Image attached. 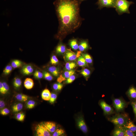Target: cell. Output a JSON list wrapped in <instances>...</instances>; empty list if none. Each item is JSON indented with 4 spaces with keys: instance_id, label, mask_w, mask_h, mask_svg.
<instances>
[{
    "instance_id": "cell-1",
    "label": "cell",
    "mask_w": 136,
    "mask_h": 136,
    "mask_svg": "<svg viewBox=\"0 0 136 136\" xmlns=\"http://www.w3.org/2000/svg\"><path fill=\"white\" fill-rule=\"evenodd\" d=\"M81 3L78 0H56L54 2L59 23L57 38L62 39L80 27L83 20L80 14Z\"/></svg>"
},
{
    "instance_id": "cell-2",
    "label": "cell",
    "mask_w": 136,
    "mask_h": 136,
    "mask_svg": "<svg viewBox=\"0 0 136 136\" xmlns=\"http://www.w3.org/2000/svg\"><path fill=\"white\" fill-rule=\"evenodd\" d=\"M108 120L115 126H123L127 123L129 117L125 113L118 114L108 118Z\"/></svg>"
},
{
    "instance_id": "cell-3",
    "label": "cell",
    "mask_w": 136,
    "mask_h": 136,
    "mask_svg": "<svg viewBox=\"0 0 136 136\" xmlns=\"http://www.w3.org/2000/svg\"><path fill=\"white\" fill-rule=\"evenodd\" d=\"M133 4V2L127 0H118L115 8L119 15L125 13L129 14V7L130 5Z\"/></svg>"
},
{
    "instance_id": "cell-4",
    "label": "cell",
    "mask_w": 136,
    "mask_h": 136,
    "mask_svg": "<svg viewBox=\"0 0 136 136\" xmlns=\"http://www.w3.org/2000/svg\"><path fill=\"white\" fill-rule=\"evenodd\" d=\"M112 101L113 106L117 112L123 111L128 104V103L121 98H114Z\"/></svg>"
},
{
    "instance_id": "cell-5",
    "label": "cell",
    "mask_w": 136,
    "mask_h": 136,
    "mask_svg": "<svg viewBox=\"0 0 136 136\" xmlns=\"http://www.w3.org/2000/svg\"><path fill=\"white\" fill-rule=\"evenodd\" d=\"M118 0H98L96 3L98 8L101 9L104 7L115 8Z\"/></svg>"
},
{
    "instance_id": "cell-6",
    "label": "cell",
    "mask_w": 136,
    "mask_h": 136,
    "mask_svg": "<svg viewBox=\"0 0 136 136\" xmlns=\"http://www.w3.org/2000/svg\"><path fill=\"white\" fill-rule=\"evenodd\" d=\"M35 130L36 135L38 136H50V132L42 124H38L36 127Z\"/></svg>"
},
{
    "instance_id": "cell-7",
    "label": "cell",
    "mask_w": 136,
    "mask_h": 136,
    "mask_svg": "<svg viewBox=\"0 0 136 136\" xmlns=\"http://www.w3.org/2000/svg\"><path fill=\"white\" fill-rule=\"evenodd\" d=\"M99 105L103 110L105 115H109L114 113V110L112 107L104 100H101L99 102Z\"/></svg>"
},
{
    "instance_id": "cell-8",
    "label": "cell",
    "mask_w": 136,
    "mask_h": 136,
    "mask_svg": "<svg viewBox=\"0 0 136 136\" xmlns=\"http://www.w3.org/2000/svg\"><path fill=\"white\" fill-rule=\"evenodd\" d=\"M75 73V71L74 70H66L60 75L57 79V81L58 82L61 83L63 81L66 80V79Z\"/></svg>"
},
{
    "instance_id": "cell-9",
    "label": "cell",
    "mask_w": 136,
    "mask_h": 136,
    "mask_svg": "<svg viewBox=\"0 0 136 136\" xmlns=\"http://www.w3.org/2000/svg\"><path fill=\"white\" fill-rule=\"evenodd\" d=\"M77 57L76 54L70 49H67L64 56V59L67 61H72L75 60Z\"/></svg>"
},
{
    "instance_id": "cell-10",
    "label": "cell",
    "mask_w": 136,
    "mask_h": 136,
    "mask_svg": "<svg viewBox=\"0 0 136 136\" xmlns=\"http://www.w3.org/2000/svg\"><path fill=\"white\" fill-rule=\"evenodd\" d=\"M126 93L130 101L136 100V88L134 86H131Z\"/></svg>"
},
{
    "instance_id": "cell-11",
    "label": "cell",
    "mask_w": 136,
    "mask_h": 136,
    "mask_svg": "<svg viewBox=\"0 0 136 136\" xmlns=\"http://www.w3.org/2000/svg\"><path fill=\"white\" fill-rule=\"evenodd\" d=\"M77 123L78 127L83 132L86 133L87 132V126L82 117H79L78 118Z\"/></svg>"
},
{
    "instance_id": "cell-12",
    "label": "cell",
    "mask_w": 136,
    "mask_h": 136,
    "mask_svg": "<svg viewBox=\"0 0 136 136\" xmlns=\"http://www.w3.org/2000/svg\"><path fill=\"white\" fill-rule=\"evenodd\" d=\"M42 124L50 133H53L56 130V125L54 122L47 121L42 123Z\"/></svg>"
},
{
    "instance_id": "cell-13",
    "label": "cell",
    "mask_w": 136,
    "mask_h": 136,
    "mask_svg": "<svg viewBox=\"0 0 136 136\" xmlns=\"http://www.w3.org/2000/svg\"><path fill=\"white\" fill-rule=\"evenodd\" d=\"M78 45V49L80 52H83L90 48L88 41L86 40H81Z\"/></svg>"
},
{
    "instance_id": "cell-14",
    "label": "cell",
    "mask_w": 136,
    "mask_h": 136,
    "mask_svg": "<svg viewBox=\"0 0 136 136\" xmlns=\"http://www.w3.org/2000/svg\"><path fill=\"white\" fill-rule=\"evenodd\" d=\"M112 134L114 136H125L124 126H115Z\"/></svg>"
},
{
    "instance_id": "cell-15",
    "label": "cell",
    "mask_w": 136,
    "mask_h": 136,
    "mask_svg": "<svg viewBox=\"0 0 136 136\" xmlns=\"http://www.w3.org/2000/svg\"><path fill=\"white\" fill-rule=\"evenodd\" d=\"M34 69L33 67L30 65H25L22 68L21 71V73L24 75H28L32 73Z\"/></svg>"
},
{
    "instance_id": "cell-16",
    "label": "cell",
    "mask_w": 136,
    "mask_h": 136,
    "mask_svg": "<svg viewBox=\"0 0 136 136\" xmlns=\"http://www.w3.org/2000/svg\"><path fill=\"white\" fill-rule=\"evenodd\" d=\"M66 50L65 45L62 43H59L55 49L56 53L59 54L64 53Z\"/></svg>"
},
{
    "instance_id": "cell-17",
    "label": "cell",
    "mask_w": 136,
    "mask_h": 136,
    "mask_svg": "<svg viewBox=\"0 0 136 136\" xmlns=\"http://www.w3.org/2000/svg\"><path fill=\"white\" fill-rule=\"evenodd\" d=\"M33 85V81L31 78H27L25 80L24 82V85L26 89H32Z\"/></svg>"
},
{
    "instance_id": "cell-18",
    "label": "cell",
    "mask_w": 136,
    "mask_h": 136,
    "mask_svg": "<svg viewBox=\"0 0 136 136\" xmlns=\"http://www.w3.org/2000/svg\"><path fill=\"white\" fill-rule=\"evenodd\" d=\"M51 93L47 89H44L42 91L41 96L42 99L45 100H49L50 98Z\"/></svg>"
},
{
    "instance_id": "cell-19",
    "label": "cell",
    "mask_w": 136,
    "mask_h": 136,
    "mask_svg": "<svg viewBox=\"0 0 136 136\" xmlns=\"http://www.w3.org/2000/svg\"><path fill=\"white\" fill-rule=\"evenodd\" d=\"M124 126L131 131L136 133V125L131 120L129 119L127 123Z\"/></svg>"
},
{
    "instance_id": "cell-20",
    "label": "cell",
    "mask_w": 136,
    "mask_h": 136,
    "mask_svg": "<svg viewBox=\"0 0 136 136\" xmlns=\"http://www.w3.org/2000/svg\"><path fill=\"white\" fill-rule=\"evenodd\" d=\"M48 71L54 76H58L59 74V69L55 66H52L49 67L48 68Z\"/></svg>"
},
{
    "instance_id": "cell-21",
    "label": "cell",
    "mask_w": 136,
    "mask_h": 136,
    "mask_svg": "<svg viewBox=\"0 0 136 136\" xmlns=\"http://www.w3.org/2000/svg\"><path fill=\"white\" fill-rule=\"evenodd\" d=\"M69 44V46L73 49L76 50L78 49L79 45L76 39H73L70 40Z\"/></svg>"
},
{
    "instance_id": "cell-22",
    "label": "cell",
    "mask_w": 136,
    "mask_h": 136,
    "mask_svg": "<svg viewBox=\"0 0 136 136\" xmlns=\"http://www.w3.org/2000/svg\"><path fill=\"white\" fill-rule=\"evenodd\" d=\"M77 66L76 63L74 61H70L66 63L65 66L66 70H73Z\"/></svg>"
},
{
    "instance_id": "cell-23",
    "label": "cell",
    "mask_w": 136,
    "mask_h": 136,
    "mask_svg": "<svg viewBox=\"0 0 136 136\" xmlns=\"http://www.w3.org/2000/svg\"><path fill=\"white\" fill-rule=\"evenodd\" d=\"M77 63L78 65L82 67H85L87 66V63L85 61L82 55L80 56L78 58Z\"/></svg>"
},
{
    "instance_id": "cell-24",
    "label": "cell",
    "mask_w": 136,
    "mask_h": 136,
    "mask_svg": "<svg viewBox=\"0 0 136 136\" xmlns=\"http://www.w3.org/2000/svg\"><path fill=\"white\" fill-rule=\"evenodd\" d=\"M22 62L21 61L17 59L13 60L11 63V65L14 68L20 67L22 66Z\"/></svg>"
},
{
    "instance_id": "cell-25",
    "label": "cell",
    "mask_w": 136,
    "mask_h": 136,
    "mask_svg": "<svg viewBox=\"0 0 136 136\" xmlns=\"http://www.w3.org/2000/svg\"><path fill=\"white\" fill-rule=\"evenodd\" d=\"M16 99L19 101H25L28 99V96L25 94H18L16 96Z\"/></svg>"
},
{
    "instance_id": "cell-26",
    "label": "cell",
    "mask_w": 136,
    "mask_h": 136,
    "mask_svg": "<svg viewBox=\"0 0 136 136\" xmlns=\"http://www.w3.org/2000/svg\"><path fill=\"white\" fill-rule=\"evenodd\" d=\"M23 107V105L21 103H18L14 105L12 107V111L14 112H17L21 110Z\"/></svg>"
},
{
    "instance_id": "cell-27",
    "label": "cell",
    "mask_w": 136,
    "mask_h": 136,
    "mask_svg": "<svg viewBox=\"0 0 136 136\" xmlns=\"http://www.w3.org/2000/svg\"><path fill=\"white\" fill-rule=\"evenodd\" d=\"M81 54L83 56L87 63L91 64L92 63V58L89 54L83 53H81Z\"/></svg>"
},
{
    "instance_id": "cell-28",
    "label": "cell",
    "mask_w": 136,
    "mask_h": 136,
    "mask_svg": "<svg viewBox=\"0 0 136 136\" xmlns=\"http://www.w3.org/2000/svg\"><path fill=\"white\" fill-rule=\"evenodd\" d=\"M22 81L20 79L17 77L14 78L13 81L14 86L16 88H18L21 85Z\"/></svg>"
},
{
    "instance_id": "cell-29",
    "label": "cell",
    "mask_w": 136,
    "mask_h": 136,
    "mask_svg": "<svg viewBox=\"0 0 136 136\" xmlns=\"http://www.w3.org/2000/svg\"><path fill=\"white\" fill-rule=\"evenodd\" d=\"M91 71L88 69H84L81 72V74L86 79H87L91 74Z\"/></svg>"
},
{
    "instance_id": "cell-30",
    "label": "cell",
    "mask_w": 136,
    "mask_h": 136,
    "mask_svg": "<svg viewBox=\"0 0 136 136\" xmlns=\"http://www.w3.org/2000/svg\"><path fill=\"white\" fill-rule=\"evenodd\" d=\"M125 136H136V133L133 132L124 126Z\"/></svg>"
},
{
    "instance_id": "cell-31",
    "label": "cell",
    "mask_w": 136,
    "mask_h": 136,
    "mask_svg": "<svg viewBox=\"0 0 136 136\" xmlns=\"http://www.w3.org/2000/svg\"><path fill=\"white\" fill-rule=\"evenodd\" d=\"M63 87V85L60 83H54L53 86V89L55 91H60L61 90Z\"/></svg>"
},
{
    "instance_id": "cell-32",
    "label": "cell",
    "mask_w": 136,
    "mask_h": 136,
    "mask_svg": "<svg viewBox=\"0 0 136 136\" xmlns=\"http://www.w3.org/2000/svg\"><path fill=\"white\" fill-rule=\"evenodd\" d=\"M43 76L44 78L46 80L51 81L52 80L53 77L51 74L48 72L46 71L44 72Z\"/></svg>"
},
{
    "instance_id": "cell-33",
    "label": "cell",
    "mask_w": 136,
    "mask_h": 136,
    "mask_svg": "<svg viewBox=\"0 0 136 136\" xmlns=\"http://www.w3.org/2000/svg\"><path fill=\"white\" fill-rule=\"evenodd\" d=\"M12 68L11 65H7L3 71V73L5 75L9 74L12 71Z\"/></svg>"
},
{
    "instance_id": "cell-34",
    "label": "cell",
    "mask_w": 136,
    "mask_h": 136,
    "mask_svg": "<svg viewBox=\"0 0 136 136\" xmlns=\"http://www.w3.org/2000/svg\"><path fill=\"white\" fill-rule=\"evenodd\" d=\"M64 133V130L62 129H56L52 135L53 136H59L63 134Z\"/></svg>"
},
{
    "instance_id": "cell-35",
    "label": "cell",
    "mask_w": 136,
    "mask_h": 136,
    "mask_svg": "<svg viewBox=\"0 0 136 136\" xmlns=\"http://www.w3.org/2000/svg\"><path fill=\"white\" fill-rule=\"evenodd\" d=\"M130 104L131 106L134 115V119L136 120V100L130 101Z\"/></svg>"
},
{
    "instance_id": "cell-36",
    "label": "cell",
    "mask_w": 136,
    "mask_h": 136,
    "mask_svg": "<svg viewBox=\"0 0 136 136\" xmlns=\"http://www.w3.org/2000/svg\"><path fill=\"white\" fill-rule=\"evenodd\" d=\"M50 62L53 65H56L58 63L59 61L56 56L53 55L52 56L50 59Z\"/></svg>"
},
{
    "instance_id": "cell-37",
    "label": "cell",
    "mask_w": 136,
    "mask_h": 136,
    "mask_svg": "<svg viewBox=\"0 0 136 136\" xmlns=\"http://www.w3.org/2000/svg\"><path fill=\"white\" fill-rule=\"evenodd\" d=\"M16 118L18 121H23L24 119L25 115L22 112L18 113L17 114Z\"/></svg>"
},
{
    "instance_id": "cell-38",
    "label": "cell",
    "mask_w": 136,
    "mask_h": 136,
    "mask_svg": "<svg viewBox=\"0 0 136 136\" xmlns=\"http://www.w3.org/2000/svg\"><path fill=\"white\" fill-rule=\"evenodd\" d=\"M33 75L35 78L38 79H41L43 78V74L40 71L36 70L35 72Z\"/></svg>"
},
{
    "instance_id": "cell-39",
    "label": "cell",
    "mask_w": 136,
    "mask_h": 136,
    "mask_svg": "<svg viewBox=\"0 0 136 136\" xmlns=\"http://www.w3.org/2000/svg\"><path fill=\"white\" fill-rule=\"evenodd\" d=\"M35 102L33 100H30L28 101L26 104L27 107L29 109H31L35 106Z\"/></svg>"
},
{
    "instance_id": "cell-40",
    "label": "cell",
    "mask_w": 136,
    "mask_h": 136,
    "mask_svg": "<svg viewBox=\"0 0 136 136\" xmlns=\"http://www.w3.org/2000/svg\"><path fill=\"white\" fill-rule=\"evenodd\" d=\"M57 96V95L55 93H51L50 98L49 100L50 103L51 104H53L56 99Z\"/></svg>"
},
{
    "instance_id": "cell-41",
    "label": "cell",
    "mask_w": 136,
    "mask_h": 136,
    "mask_svg": "<svg viewBox=\"0 0 136 136\" xmlns=\"http://www.w3.org/2000/svg\"><path fill=\"white\" fill-rule=\"evenodd\" d=\"M2 83L4 88L3 94H5L7 93L9 91V87L6 82H4Z\"/></svg>"
},
{
    "instance_id": "cell-42",
    "label": "cell",
    "mask_w": 136,
    "mask_h": 136,
    "mask_svg": "<svg viewBox=\"0 0 136 136\" xmlns=\"http://www.w3.org/2000/svg\"><path fill=\"white\" fill-rule=\"evenodd\" d=\"M75 76L74 75H72L66 79L65 83L66 84L71 83L75 80Z\"/></svg>"
},
{
    "instance_id": "cell-43",
    "label": "cell",
    "mask_w": 136,
    "mask_h": 136,
    "mask_svg": "<svg viewBox=\"0 0 136 136\" xmlns=\"http://www.w3.org/2000/svg\"><path fill=\"white\" fill-rule=\"evenodd\" d=\"M9 110L7 108H5L2 110L0 112V113L3 115H6L10 113Z\"/></svg>"
},
{
    "instance_id": "cell-44",
    "label": "cell",
    "mask_w": 136,
    "mask_h": 136,
    "mask_svg": "<svg viewBox=\"0 0 136 136\" xmlns=\"http://www.w3.org/2000/svg\"><path fill=\"white\" fill-rule=\"evenodd\" d=\"M0 92L1 94H3L4 88L3 83L1 82H0Z\"/></svg>"
},
{
    "instance_id": "cell-45",
    "label": "cell",
    "mask_w": 136,
    "mask_h": 136,
    "mask_svg": "<svg viewBox=\"0 0 136 136\" xmlns=\"http://www.w3.org/2000/svg\"><path fill=\"white\" fill-rule=\"evenodd\" d=\"M5 106V104L4 101L2 100L0 101V108L2 109L4 108Z\"/></svg>"
},
{
    "instance_id": "cell-46",
    "label": "cell",
    "mask_w": 136,
    "mask_h": 136,
    "mask_svg": "<svg viewBox=\"0 0 136 136\" xmlns=\"http://www.w3.org/2000/svg\"><path fill=\"white\" fill-rule=\"evenodd\" d=\"M80 2L82 3L83 1H85L86 0H78Z\"/></svg>"
}]
</instances>
